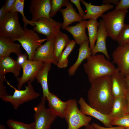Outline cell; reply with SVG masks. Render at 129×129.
Segmentation results:
<instances>
[{"instance_id":"obj_45","label":"cell","mask_w":129,"mask_h":129,"mask_svg":"<svg viewBox=\"0 0 129 129\" xmlns=\"http://www.w3.org/2000/svg\"><path fill=\"white\" fill-rule=\"evenodd\" d=\"M0 129H6L5 127L3 125L0 124Z\"/></svg>"},{"instance_id":"obj_41","label":"cell","mask_w":129,"mask_h":129,"mask_svg":"<svg viewBox=\"0 0 129 129\" xmlns=\"http://www.w3.org/2000/svg\"><path fill=\"white\" fill-rule=\"evenodd\" d=\"M6 13V12L5 11L3 5L2 6L0 9V21L4 17Z\"/></svg>"},{"instance_id":"obj_35","label":"cell","mask_w":129,"mask_h":129,"mask_svg":"<svg viewBox=\"0 0 129 129\" xmlns=\"http://www.w3.org/2000/svg\"><path fill=\"white\" fill-rule=\"evenodd\" d=\"M129 8V0H120L118 4L116 6L114 10H128Z\"/></svg>"},{"instance_id":"obj_14","label":"cell","mask_w":129,"mask_h":129,"mask_svg":"<svg viewBox=\"0 0 129 129\" xmlns=\"http://www.w3.org/2000/svg\"><path fill=\"white\" fill-rule=\"evenodd\" d=\"M80 106V110L84 115L92 117L101 122L106 127L113 126V119L109 114H103L90 106L84 98L80 97L78 101Z\"/></svg>"},{"instance_id":"obj_36","label":"cell","mask_w":129,"mask_h":129,"mask_svg":"<svg viewBox=\"0 0 129 129\" xmlns=\"http://www.w3.org/2000/svg\"><path fill=\"white\" fill-rule=\"evenodd\" d=\"M17 56V58L16 61L22 67L26 61L28 59H27L28 56L26 54L22 53Z\"/></svg>"},{"instance_id":"obj_34","label":"cell","mask_w":129,"mask_h":129,"mask_svg":"<svg viewBox=\"0 0 129 129\" xmlns=\"http://www.w3.org/2000/svg\"><path fill=\"white\" fill-rule=\"evenodd\" d=\"M7 81L5 76H0V98L1 99L8 95L6 87L4 84V81Z\"/></svg>"},{"instance_id":"obj_16","label":"cell","mask_w":129,"mask_h":129,"mask_svg":"<svg viewBox=\"0 0 129 129\" xmlns=\"http://www.w3.org/2000/svg\"><path fill=\"white\" fill-rule=\"evenodd\" d=\"M99 22V24L96 42L91 51V55H95L98 52H101L109 60L110 57L107 50L106 44V38L108 36L107 33L102 19L100 20Z\"/></svg>"},{"instance_id":"obj_46","label":"cell","mask_w":129,"mask_h":129,"mask_svg":"<svg viewBox=\"0 0 129 129\" xmlns=\"http://www.w3.org/2000/svg\"><path fill=\"white\" fill-rule=\"evenodd\" d=\"M125 77L126 78L129 79V73Z\"/></svg>"},{"instance_id":"obj_26","label":"cell","mask_w":129,"mask_h":129,"mask_svg":"<svg viewBox=\"0 0 129 129\" xmlns=\"http://www.w3.org/2000/svg\"><path fill=\"white\" fill-rule=\"evenodd\" d=\"M70 41L68 36L60 31L54 37V56L57 61L64 49Z\"/></svg>"},{"instance_id":"obj_30","label":"cell","mask_w":129,"mask_h":129,"mask_svg":"<svg viewBox=\"0 0 129 129\" xmlns=\"http://www.w3.org/2000/svg\"><path fill=\"white\" fill-rule=\"evenodd\" d=\"M68 0H50V10L49 17L52 18L63 6H66L69 2Z\"/></svg>"},{"instance_id":"obj_13","label":"cell","mask_w":129,"mask_h":129,"mask_svg":"<svg viewBox=\"0 0 129 129\" xmlns=\"http://www.w3.org/2000/svg\"><path fill=\"white\" fill-rule=\"evenodd\" d=\"M50 0H31L29 7V13L32 16L31 21L34 22L42 18H50Z\"/></svg>"},{"instance_id":"obj_27","label":"cell","mask_w":129,"mask_h":129,"mask_svg":"<svg viewBox=\"0 0 129 129\" xmlns=\"http://www.w3.org/2000/svg\"><path fill=\"white\" fill-rule=\"evenodd\" d=\"M99 24L97 20L90 19L86 22V27L88 30L90 48L91 51L94 47L97 40Z\"/></svg>"},{"instance_id":"obj_12","label":"cell","mask_w":129,"mask_h":129,"mask_svg":"<svg viewBox=\"0 0 129 129\" xmlns=\"http://www.w3.org/2000/svg\"><path fill=\"white\" fill-rule=\"evenodd\" d=\"M54 38L47 39L43 44L36 51L33 60L40 61L43 63H48L57 65L58 61L54 56Z\"/></svg>"},{"instance_id":"obj_37","label":"cell","mask_w":129,"mask_h":129,"mask_svg":"<svg viewBox=\"0 0 129 129\" xmlns=\"http://www.w3.org/2000/svg\"><path fill=\"white\" fill-rule=\"evenodd\" d=\"M16 0H6L4 5L6 12H10L14 5Z\"/></svg>"},{"instance_id":"obj_1","label":"cell","mask_w":129,"mask_h":129,"mask_svg":"<svg viewBox=\"0 0 129 129\" xmlns=\"http://www.w3.org/2000/svg\"><path fill=\"white\" fill-rule=\"evenodd\" d=\"M90 83L87 93L89 105L103 114H109L115 99L112 92L111 76L97 78Z\"/></svg>"},{"instance_id":"obj_32","label":"cell","mask_w":129,"mask_h":129,"mask_svg":"<svg viewBox=\"0 0 129 129\" xmlns=\"http://www.w3.org/2000/svg\"><path fill=\"white\" fill-rule=\"evenodd\" d=\"M119 45L129 43V24H125L118 37Z\"/></svg>"},{"instance_id":"obj_20","label":"cell","mask_w":129,"mask_h":129,"mask_svg":"<svg viewBox=\"0 0 129 129\" xmlns=\"http://www.w3.org/2000/svg\"><path fill=\"white\" fill-rule=\"evenodd\" d=\"M11 38L0 35V57L9 56L12 53L17 55L22 53L20 45Z\"/></svg>"},{"instance_id":"obj_7","label":"cell","mask_w":129,"mask_h":129,"mask_svg":"<svg viewBox=\"0 0 129 129\" xmlns=\"http://www.w3.org/2000/svg\"><path fill=\"white\" fill-rule=\"evenodd\" d=\"M46 98L42 96L40 102L33 108L35 129H50L57 116L45 106Z\"/></svg>"},{"instance_id":"obj_31","label":"cell","mask_w":129,"mask_h":129,"mask_svg":"<svg viewBox=\"0 0 129 129\" xmlns=\"http://www.w3.org/2000/svg\"><path fill=\"white\" fill-rule=\"evenodd\" d=\"M6 124L10 129H35L34 122L27 124L13 119H9L7 121Z\"/></svg>"},{"instance_id":"obj_25","label":"cell","mask_w":129,"mask_h":129,"mask_svg":"<svg viewBox=\"0 0 129 129\" xmlns=\"http://www.w3.org/2000/svg\"><path fill=\"white\" fill-rule=\"evenodd\" d=\"M127 107L126 97H115L112 110L109 114L113 119L121 117L128 113Z\"/></svg>"},{"instance_id":"obj_2","label":"cell","mask_w":129,"mask_h":129,"mask_svg":"<svg viewBox=\"0 0 129 129\" xmlns=\"http://www.w3.org/2000/svg\"><path fill=\"white\" fill-rule=\"evenodd\" d=\"M86 60L83 67L90 83L97 78L112 76L119 72L113 62L106 59L104 54L91 55Z\"/></svg>"},{"instance_id":"obj_5","label":"cell","mask_w":129,"mask_h":129,"mask_svg":"<svg viewBox=\"0 0 129 129\" xmlns=\"http://www.w3.org/2000/svg\"><path fill=\"white\" fill-rule=\"evenodd\" d=\"M24 30L19 21L18 12H6L0 21V35L11 38L14 40L22 36Z\"/></svg>"},{"instance_id":"obj_39","label":"cell","mask_w":129,"mask_h":129,"mask_svg":"<svg viewBox=\"0 0 129 129\" xmlns=\"http://www.w3.org/2000/svg\"><path fill=\"white\" fill-rule=\"evenodd\" d=\"M71 3L74 4L77 7L79 14L82 17L85 15V14L84 11L82 10L80 5V0H71Z\"/></svg>"},{"instance_id":"obj_19","label":"cell","mask_w":129,"mask_h":129,"mask_svg":"<svg viewBox=\"0 0 129 129\" xmlns=\"http://www.w3.org/2000/svg\"><path fill=\"white\" fill-rule=\"evenodd\" d=\"M81 2L85 5L86 9V13L82 17L84 20L87 19L97 20L105 12L114 7L113 5L110 4L98 6L88 3L83 0H81Z\"/></svg>"},{"instance_id":"obj_22","label":"cell","mask_w":129,"mask_h":129,"mask_svg":"<svg viewBox=\"0 0 129 129\" xmlns=\"http://www.w3.org/2000/svg\"><path fill=\"white\" fill-rule=\"evenodd\" d=\"M89 41L88 40L80 45L78 49L79 54L77 59L75 63L68 70L69 76L74 75L83 61L91 55V50L89 47Z\"/></svg>"},{"instance_id":"obj_15","label":"cell","mask_w":129,"mask_h":129,"mask_svg":"<svg viewBox=\"0 0 129 129\" xmlns=\"http://www.w3.org/2000/svg\"><path fill=\"white\" fill-rule=\"evenodd\" d=\"M46 99L50 110L57 117L64 118L68 107L67 101H62L57 95L50 92L46 97Z\"/></svg>"},{"instance_id":"obj_17","label":"cell","mask_w":129,"mask_h":129,"mask_svg":"<svg viewBox=\"0 0 129 129\" xmlns=\"http://www.w3.org/2000/svg\"><path fill=\"white\" fill-rule=\"evenodd\" d=\"M22 69L16 60L10 56L0 57V76H5L6 73L10 72L17 78Z\"/></svg>"},{"instance_id":"obj_10","label":"cell","mask_w":129,"mask_h":129,"mask_svg":"<svg viewBox=\"0 0 129 129\" xmlns=\"http://www.w3.org/2000/svg\"><path fill=\"white\" fill-rule=\"evenodd\" d=\"M112 56L113 63L117 65L119 72L125 77L129 73V43L118 45Z\"/></svg>"},{"instance_id":"obj_9","label":"cell","mask_w":129,"mask_h":129,"mask_svg":"<svg viewBox=\"0 0 129 129\" xmlns=\"http://www.w3.org/2000/svg\"><path fill=\"white\" fill-rule=\"evenodd\" d=\"M34 24L33 30L37 33L44 35L47 39L54 38L60 31L62 23L52 18H43L36 22H32Z\"/></svg>"},{"instance_id":"obj_11","label":"cell","mask_w":129,"mask_h":129,"mask_svg":"<svg viewBox=\"0 0 129 129\" xmlns=\"http://www.w3.org/2000/svg\"><path fill=\"white\" fill-rule=\"evenodd\" d=\"M43 63L38 60L28 59L22 67L23 73L20 77L17 78L18 82L17 89L21 90L25 83L34 81L36 75Z\"/></svg>"},{"instance_id":"obj_42","label":"cell","mask_w":129,"mask_h":129,"mask_svg":"<svg viewBox=\"0 0 129 129\" xmlns=\"http://www.w3.org/2000/svg\"><path fill=\"white\" fill-rule=\"evenodd\" d=\"M129 89V88H128ZM126 98L127 101V112L129 113V89L127 92L126 95Z\"/></svg>"},{"instance_id":"obj_47","label":"cell","mask_w":129,"mask_h":129,"mask_svg":"<svg viewBox=\"0 0 129 129\" xmlns=\"http://www.w3.org/2000/svg\"><path fill=\"white\" fill-rule=\"evenodd\" d=\"M126 129H129V127L126 128Z\"/></svg>"},{"instance_id":"obj_18","label":"cell","mask_w":129,"mask_h":129,"mask_svg":"<svg viewBox=\"0 0 129 129\" xmlns=\"http://www.w3.org/2000/svg\"><path fill=\"white\" fill-rule=\"evenodd\" d=\"M112 92L114 97H126L129 89L125 77L119 72L111 76Z\"/></svg>"},{"instance_id":"obj_23","label":"cell","mask_w":129,"mask_h":129,"mask_svg":"<svg viewBox=\"0 0 129 129\" xmlns=\"http://www.w3.org/2000/svg\"><path fill=\"white\" fill-rule=\"evenodd\" d=\"M86 22L84 20L75 25L69 26L65 29L71 34L76 43L80 45L89 40L88 37L85 32Z\"/></svg>"},{"instance_id":"obj_4","label":"cell","mask_w":129,"mask_h":129,"mask_svg":"<svg viewBox=\"0 0 129 129\" xmlns=\"http://www.w3.org/2000/svg\"><path fill=\"white\" fill-rule=\"evenodd\" d=\"M7 84L14 90L12 95H7L1 99L4 101L9 102L13 106L14 109L16 110L19 106L25 102L38 98L40 94L35 91L32 82H28L25 86L24 90H18L12 85L7 81Z\"/></svg>"},{"instance_id":"obj_24","label":"cell","mask_w":129,"mask_h":129,"mask_svg":"<svg viewBox=\"0 0 129 129\" xmlns=\"http://www.w3.org/2000/svg\"><path fill=\"white\" fill-rule=\"evenodd\" d=\"M51 64L48 63H44L35 77L37 82L40 84L41 86L43 93L42 96L46 98L50 92L48 88V79L49 72L51 69Z\"/></svg>"},{"instance_id":"obj_44","label":"cell","mask_w":129,"mask_h":129,"mask_svg":"<svg viewBox=\"0 0 129 129\" xmlns=\"http://www.w3.org/2000/svg\"><path fill=\"white\" fill-rule=\"evenodd\" d=\"M126 82L127 85L129 89V79H128L125 78Z\"/></svg>"},{"instance_id":"obj_33","label":"cell","mask_w":129,"mask_h":129,"mask_svg":"<svg viewBox=\"0 0 129 129\" xmlns=\"http://www.w3.org/2000/svg\"><path fill=\"white\" fill-rule=\"evenodd\" d=\"M112 124L113 125H117L126 128L129 127V113L119 118L113 119Z\"/></svg>"},{"instance_id":"obj_48","label":"cell","mask_w":129,"mask_h":129,"mask_svg":"<svg viewBox=\"0 0 129 129\" xmlns=\"http://www.w3.org/2000/svg\"></svg>"},{"instance_id":"obj_28","label":"cell","mask_w":129,"mask_h":129,"mask_svg":"<svg viewBox=\"0 0 129 129\" xmlns=\"http://www.w3.org/2000/svg\"><path fill=\"white\" fill-rule=\"evenodd\" d=\"M76 43L74 40H72L65 47L58 61L57 65L58 67L62 69L67 66L68 56L74 48Z\"/></svg>"},{"instance_id":"obj_3","label":"cell","mask_w":129,"mask_h":129,"mask_svg":"<svg viewBox=\"0 0 129 129\" xmlns=\"http://www.w3.org/2000/svg\"><path fill=\"white\" fill-rule=\"evenodd\" d=\"M127 11V10H114L101 16L108 36L114 41H117L124 26V19Z\"/></svg>"},{"instance_id":"obj_6","label":"cell","mask_w":129,"mask_h":129,"mask_svg":"<svg viewBox=\"0 0 129 129\" xmlns=\"http://www.w3.org/2000/svg\"><path fill=\"white\" fill-rule=\"evenodd\" d=\"M67 101L64 118L68 124L67 129H79L89 124L92 117L84 115L79 109L76 100L70 99Z\"/></svg>"},{"instance_id":"obj_21","label":"cell","mask_w":129,"mask_h":129,"mask_svg":"<svg viewBox=\"0 0 129 129\" xmlns=\"http://www.w3.org/2000/svg\"><path fill=\"white\" fill-rule=\"evenodd\" d=\"M66 7L61 9L59 11L61 13L63 18V22L61 28L65 29L72 23L75 22H80L84 20L79 13L75 11L73 7L71 1H70Z\"/></svg>"},{"instance_id":"obj_40","label":"cell","mask_w":129,"mask_h":129,"mask_svg":"<svg viewBox=\"0 0 129 129\" xmlns=\"http://www.w3.org/2000/svg\"><path fill=\"white\" fill-rule=\"evenodd\" d=\"M120 0H103L102 2L103 5L110 4L112 3L114 4L116 6L118 4Z\"/></svg>"},{"instance_id":"obj_8","label":"cell","mask_w":129,"mask_h":129,"mask_svg":"<svg viewBox=\"0 0 129 129\" xmlns=\"http://www.w3.org/2000/svg\"><path fill=\"white\" fill-rule=\"evenodd\" d=\"M23 28L22 36L14 40L19 42L27 53L28 59L33 60L36 51L42 45L43 42L47 40V38H41L37 33L33 30L28 29L27 27Z\"/></svg>"},{"instance_id":"obj_43","label":"cell","mask_w":129,"mask_h":129,"mask_svg":"<svg viewBox=\"0 0 129 129\" xmlns=\"http://www.w3.org/2000/svg\"><path fill=\"white\" fill-rule=\"evenodd\" d=\"M85 127L86 129H96L91 124H88Z\"/></svg>"},{"instance_id":"obj_38","label":"cell","mask_w":129,"mask_h":129,"mask_svg":"<svg viewBox=\"0 0 129 129\" xmlns=\"http://www.w3.org/2000/svg\"><path fill=\"white\" fill-rule=\"evenodd\" d=\"M91 125L96 129H126L125 127L118 126L115 127H104L94 123H92Z\"/></svg>"},{"instance_id":"obj_29","label":"cell","mask_w":129,"mask_h":129,"mask_svg":"<svg viewBox=\"0 0 129 129\" xmlns=\"http://www.w3.org/2000/svg\"><path fill=\"white\" fill-rule=\"evenodd\" d=\"M24 0H16L15 2L10 11L11 12H19L22 16V19L23 23V28L27 27L29 24L34 26L35 25L31 20L27 19L24 13Z\"/></svg>"}]
</instances>
